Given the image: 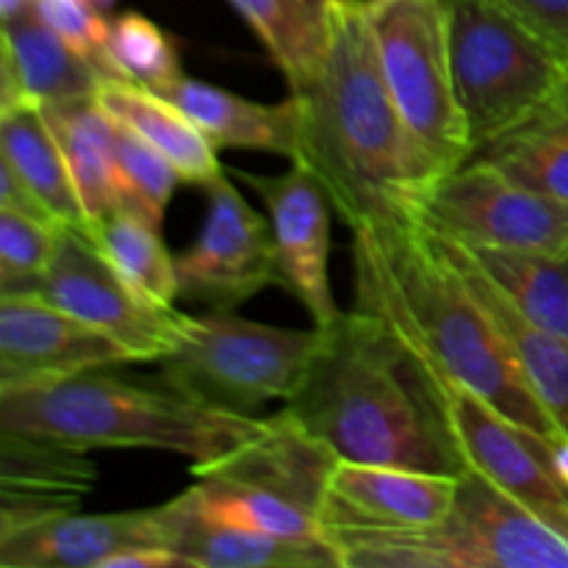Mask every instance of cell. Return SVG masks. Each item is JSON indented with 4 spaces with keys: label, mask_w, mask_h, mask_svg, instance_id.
Instances as JSON below:
<instances>
[{
    "label": "cell",
    "mask_w": 568,
    "mask_h": 568,
    "mask_svg": "<svg viewBox=\"0 0 568 568\" xmlns=\"http://www.w3.org/2000/svg\"><path fill=\"white\" fill-rule=\"evenodd\" d=\"M292 98L300 111L292 164L316 178L338 220L349 231L416 222L438 172L394 103L369 6L338 0L325 61Z\"/></svg>",
    "instance_id": "1"
},
{
    "label": "cell",
    "mask_w": 568,
    "mask_h": 568,
    "mask_svg": "<svg viewBox=\"0 0 568 568\" xmlns=\"http://www.w3.org/2000/svg\"><path fill=\"white\" fill-rule=\"evenodd\" d=\"M349 253L355 308L386 322L405 344L527 430L564 438L458 266L419 222L355 227Z\"/></svg>",
    "instance_id": "2"
},
{
    "label": "cell",
    "mask_w": 568,
    "mask_h": 568,
    "mask_svg": "<svg viewBox=\"0 0 568 568\" xmlns=\"http://www.w3.org/2000/svg\"><path fill=\"white\" fill-rule=\"evenodd\" d=\"M283 410L342 460L464 475L414 355L366 311H342L320 327V347Z\"/></svg>",
    "instance_id": "3"
},
{
    "label": "cell",
    "mask_w": 568,
    "mask_h": 568,
    "mask_svg": "<svg viewBox=\"0 0 568 568\" xmlns=\"http://www.w3.org/2000/svg\"><path fill=\"white\" fill-rule=\"evenodd\" d=\"M92 369L53 383L0 388V430L53 438L78 449H161L205 466L258 430L264 416L194 403L159 377Z\"/></svg>",
    "instance_id": "4"
},
{
    "label": "cell",
    "mask_w": 568,
    "mask_h": 568,
    "mask_svg": "<svg viewBox=\"0 0 568 568\" xmlns=\"http://www.w3.org/2000/svg\"><path fill=\"white\" fill-rule=\"evenodd\" d=\"M342 568H568V538L477 471L449 514L414 532L333 538Z\"/></svg>",
    "instance_id": "5"
},
{
    "label": "cell",
    "mask_w": 568,
    "mask_h": 568,
    "mask_svg": "<svg viewBox=\"0 0 568 568\" xmlns=\"http://www.w3.org/2000/svg\"><path fill=\"white\" fill-rule=\"evenodd\" d=\"M455 89L471 148L536 114L568 83V64L499 0H444Z\"/></svg>",
    "instance_id": "6"
},
{
    "label": "cell",
    "mask_w": 568,
    "mask_h": 568,
    "mask_svg": "<svg viewBox=\"0 0 568 568\" xmlns=\"http://www.w3.org/2000/svg\"><path fill=\"white\" fill-rule=\"evenodd\" d=\"M316 347V325L288 331L209 308L189 316L181 338L159 366L161 377L194 403L255 416L264 405L286 403L297 392Z\"/></svg>",
    "instance_id": "7"
},
{
    "label": "cell",
    "mask_w": 568,
    "mask_h": 568,
    "mask_svg": "<svg viewBox=\"0 0 568 568\" xmlns=\"http://www.w3.org/2000/svg\"><path fill=\"white\" fill-rule=\"evenodd\" d=\"M383 72L405 125L438 178L475 155L455 89L444 0H383L369 6Z\"/></svg>",
    "instance_id": "8"
},
{
    "label": "cell",
    "mask_w": 568,
    "mask_h": 568,
    "mask_svg": "<svg viewBox=\"0 0 568 568\" xmlns=\"http://www.w3.org/2000/svg\"><path fill=\"white\" fill-rule=\"evenodd\" d=\"M405 347L414 355L416 375L464 471H477L491 480L568 538V486L555 460L558 442L527 430L480 394L449 377L425 353L410 344Z\"/></svg>",
    "instance_id": "9"
},
{
    "label": "cell",
    "mask_w": 568,
    "mask_h": 568,
    "mask_svg": "<svg viewBox=\"0 0 568 568\" xmlns=\"http://www.w3.org/2000/svg\"><path fill=\"white\" fill-rule=\"evenodd\" d=\"M26 292L39 294L114 338L131 355L133 364H159L175 347L189 322V314L175 305H161L139 292L111 264L100 244L75 227H61L48 270Z\"/></svg>",
    "instance_id": "10"
},
{
    "label": "cell",
    "mask_w": 568,
    "mask_h": 568,
    "mask_svg": "<svg viewBox=\"0 0 568 568\" xmlns=\"http://www.w3.org/2000/svg\"><path fill=\"white\" fill-rule=\"evenodd\" d=\"M416 222L471 247L525 253L568 247V203L514 181L483 159L438 178L422 197Z\"/></svg>",
    "instance_id": "11"
},
{
    "label": "cell",
    "mask_w": 568,
    "mask_h": 568,
    "mask_svg": "<svg viewBox=\"0 0 568 568\" xmlns=\"http://www.w3.org/2000/svg\"><path fill=\"white\" fill-rule=\"evenodd\" d=\"M209 211L194 242L175 255L178 300L236 311L261 288L277 283L275 239L222 172L205 186Z\"/></svg>",
    "instance_id": "12"
},
{
    "label": "cell",
    "mask_w": 568,
    "mask_h": 568,
    "mask_svg": "<svg viewBox=\"0 0 568 568\" xmlns=\"http://www.w3.org/2000/svg\"><path fill=\"white\" fill-rule=\"evenodd\" d=\"M455 491L458 477L453 475L338 458L322 499V530L327 541L427 530L449 514Z\"/></svg>",
    "instance_id": "13"
},
{
    "label": "cell",
    "mask_w": 568,
    "mask_h": 568,
    "mask_svg": "<svg viewBox=\"0 0 568 568\" xmlns=\"http://www.w3.org/2000/svg\"><path fill=\"white\" fill-rule=\"evenodd\" d=\"M133 364L131 355L33 292H0V388Z\"/></svg>",
    "instance_id": "14"
},
{
    "label": "cell",
    "mask_w": 568,
    "mask_h": 568,
    "mask_svg": "<svg viewBox=\"0 0 568 568\" xmlns=\"http://www.w3.org/2000/svg\"><path fill=\"white\" fill-rule=\"evenodd\" d=\"M244 183L264 200L275 239L277 283L308 311L316 327L338 320L342 308L331 292V200L316 178L300 164L281 175L239 172Z\"/></svg>",
    "instance_id": "15"
},
{
    "label": "cell",
    "mask_w": 568,
    "mask_h": 568,
    "mask_svg": "<svg viewBox=\"0 0 568 568\" xmlns=\"http://www.w3.org/2000/svg\"><path fill=\"white\" fill-rule=\"evenodd\" d=\"M131 547H166L159 505L120 514L64 510L0 530V566L103 568Z\"/></svg>",
    "instance_id": "16"
},
{
    "label": "cell",
    "mask_w": 568,
    "mask_h": 568,
    "mask_svg": "<svg viewBox=\"0 0 568 568\" xmlns=\"http://www.w3.org/2000/svg\"><path fill=\"white\" fill-rule=\"evenodd\" d=\"M336 460L320 438L311 436L292 414L281 410L270 419L264 416L258 430L220 460L192 466L189 471L192 477H216L261 488L311 510L320 519L327 477Z\"/></svg>",
    "instance_id": "17"
},
{
    "label": "cell",
    "mask_w": 568,
    "mask_h": 568,
    "mask_svg": "<svg viewBox=\"0 0 568 568\" xmlns=\"http://www.w3.org/2000/svg\"><path fill=\"white\" fill-rule=\"evenodd\" d=\"M166 549L186 568H342L331 541H300L244 530L200 514L186 491L159 505Z\"/></svg>",
    "instance_id": "18"
},
{
    "label": "cell",
    "mask_w": 568,
    "mask_h": 568,
    "mask_svg": "<svg viewBox=\"0 0 568 568\" xmlns=\"http://www.w3.org/2000/svg\"><path fill=\"white\" fill-rule=\"evenodd\" d=\"M92 486L94 466L87 449L0 430V530L78 510Z\"/></svg>",
    "instance_id": "19"
},
{
    "label": "cell",
    "mask_w": 568,
    "mask_h": 568,
    "mask_svg": "<svg viewBox=\"0 0 568 568\" xmlns=\"http://www.w3.org/2000/svg\"><path fill=\"white\" fill-rule=\"evenodd\" d=\"M430 236L444 250V255L458 266L464 281L475 292L477 303L486 308L488 320L503 336L505 347H508L514 364L519 366L527 386L541 399L560 436L568 438V342L532 322L458 242H449L436 233H430Z\"/></svg>",
    "instance_id": "20"
},
{
    "label": "cell",
    "mask_w": 568,
    "mask_h": 568,
    "mask_svg": "<svg viewBox=\"0 0 568 568\" xmlns=\"http://www.w3.org/2000/svg\"><path fill=\"white\" fill-rule=\"evenodd\" d=\"M103 78L37 14L0 28V111L94 98Z\"/></svg>",
    "instance_id": "21"
},
{
    "label": "cell",
    "mask_w": 568,
    "mask_h": 568,
    "mask_svg": "<svg viewBox=\"0 0 568 568\" xmlns=\"http://www.w3.org/2000/svg\"><path fill=\"white\" fill-rule=\"evenodd\" d=\"M159 94L186 111L200 131L222 150H261L292 161L297 150L300 111L288 94L281 103H258L236 92L178 75Z\"/></svg>",
    "instance_id": "22"
},
{
    "label": "cell",
    "mask_w": 568,
    "mask_h": 568,
    "mask_svg": "<svg viewBox=\"0 0 568 568\" xmlns=\"http://www.w3.org/2000/svg\"><path fill=\"white\" fill-rule=\"evenodd\" d=\"M94 100L116 122L131 128L159 153H164L183 183L205 189L222 175V164L216 159L220 148L200 131L186 111L178 109L164 94L116 78H103Z\"/></svg>",
    "instance_id": "23"
},
{
    "label": "cell",
    "mask_w": 568,
    "mask_h": 568,
    "mask_svg": "<svg viewBox=\"0 0 568 568\" xmlns=\"http://www.w3.org/2000/svg\"><path fill=\"white\" fill-rule=\"evenodd\" d=\"M53 128L67 166L72 172L83 211L89 220V236L94 227L120 209L116 186V122L94 98L64 100L39 105Z\"/></svg>",
    "instance_id": "24"
},
{
    "label": "cell",
    "mask_w": 568,
    "mask_h": 568,
    "mask_svg": "<svg viewBox=\"0 0 568 568\" xmlns=\"http://www.w3.org/2000/svg\"><path fill=\"white\" fill-rule=\"evenodd\" d=\"M0 161L20 175L61 227L89 233L81 194L59 139L39 105L22 103L0 111Z\"/></svg>",
    "instance_id": "25"
},
{
    "label": "cell",
    "mask_w": 568,
    "mask_h": 568,
    "mask_svg": "<svg viewBox=\"0 0 568 568\" xmlns=\"http://www.w3.org/2000/svg\"><path fill=\"white\" fill-rule=\"evenodd\" d=\"M239 11L261 48L300 92L314 81L325 61L338 0H227Z\"/></svg>",
    "instance_id": "26"
},
{
    "label": "cell",
    "mask_w": 568,
    "mask_h": 568,
    "mask_svg": "<svg viewBox=\"0 0 568 568\" xmlns=\"http://www.w3.org/2000/svg\"><path fill=\"white\" fill-rule=\"evenodd\" d=\"M514 181L568 203V83L521 125L477 150Z\"/></svg>",
    "instance_id": "27"
},
{
    "label": "cell",
    "mask_w": 568,
    "mask_h": 568,
    "mask_svg": "<svg viewBox=\"0 0 568 568\" xmlns=\"http://www.w3.org/2000/svg\"><path fill=\"white\" fill-rule=\"evenodd\" d=\"M460 247L510 294V300L532 322L568 342V247L552 253L471 247V244Z\"/></svg>",
    "instance_id": "28"
},
{
    "label": "cell",
    "mask_w": 568,
    "mask_h": 568,
    "mask_svg": "<svg viewBox=\"0 0 568 568\" xmlns=\"http://www.w3.org/2000/svg\"><path fill=\"white\" fill-rule=\"evenodd\" d=\"M186 497L200 514L225 525L281 538H300V541H327L320 519L311 510L261 488L216 480V477H194L192 486L186 488Z\"/></svg>",
    "instance_id": "29"
},
{
    "label": "cell",
    "mask_w": 568,
    "mask_h": 568,
    "mask_svg": "<svg viewBox=\"0 0 568 568\" xmlns=\"http://www.w3.org/2000/svg\"><path fill=\"white\" fill-rule=\"evenodd\" d=\"M92 239L139 292L161 305H175V255L166 250L161 227L150 225L131 211L116 209L94 227Z\"/></svg>",
    "instance_id": "30"
},
{
    "label": "cell",
    "mask_w": 568,
    "mask_h": 568,
    "mask_svg": "<svg viewBox=\"0 0 568 568\" xmlns=\"http://www.w3.org/2000/svg\"><path fill=\"white\" fill-rule=\"evenodd\" d=\"M105 67H109V78L136 83L153 92H161L183 72L175 44L166 37L164 28L139 11H125L109 20Z\"/></svg>",
    "instance_id": "31"
},
{
    "label": "cell",
    "mask_w": 568,
    "mask_h": 568,
    "mask_svg": "<svg viewBox=\"0 0 568 568\" xmlns=\"http://www.w3.org/2000/svg\"><path fill=\"white\" fill-rule=\"evenodd\" d=\"M116 122V120H114ZM181 175L164 153L144 142L139 133L116 122V186L120 209L142 216L150 225L161 227L172 192Z\"/></svg>",
    "instance_id": "32"
},
{
    "label": "cell",
    "mask_w": 568,
    "mask_h": 568,
    "mask_svg": "<svg viewBox=\"0 0 568 568\" xmlns=\"http://www.w3.org/2000/svg\"><path fill=\"white\" fill-rule=\"evenodd\" d=\"M59 225L0 209V292H26L48 270Z\"/></svg>",
    "instance_id": "33"
},
{
    "label": "cell",
    "mask_w": 568,
    "mask_h": 568,
    "mask_svg": "<svg viewBox=\"0 0 568 568\" xmlns=\"http://www.w3.org/2000/svg\"><path fill=\"white\" fill-rule=\"evenodd\" d=\"M33 14L109 78V67H105L109 17H103V11L83 0H37Z\"/></svg>",
    "instance_id": "34"
},
{
    "label": "cell",
    "mask_w": 568,
    "mask_h": 568,
    "mask_svg": "<svg viewBox=\"0 0 568 568\" xmlns=\"http://www.w3.org/2000/svg\"><path fill=\"white\" fill-rule=\"evenodd\" d=\"M568 64V0H499Z\"/></svg>",
    "instance_id": "35"
},
{
    "label": "cell",
    "mask_w": 568,
    "mask_h": 568,
    "mask_svg": "<svg viewBox=\"0 0 568 568\" xmlns=\"http://www.w3.org/2000/svg\"><path fill=\"white\" fill-rule=\"evenodd\" d=\"M0 209H9V211H17V214L33 216V220L50 222V225H59V222L50 216V211L42 205V200H39L37 194H33L31 189L20 181V175H17L11 166H6L3 161H0Z\"/></svg>",
    "instance_id": "36"
},
{
    "label": "cell",
    "mask_w": 568,
    "mask_h": 568,
    "mask_svg": "<svg viewBox=\"0 0 568 568\" xmlns=\"http://www.w3.org/2000/svg\"><path fill=\"white\" fill-rule=\"evenodd\" d=\"M183 566L181 555L166 547H131L114 555L103 568H178ZM186 568V566H183Z\"/></svg>",
    "instance_id": "37"
},
{
    "label": "cell",
    "mask_w": 568,
    "mask_h": 568,
    "mask_svg": "<svg viewBox=\"0 0 568 568\" xmlns=\"http://www.w3.org/2000/svg\"><path fill=\"white\" fill-rule=\"evenodd\" d=\"M33 6H37V0H0V20L14 22L20 17L33 14Z\"/></svg>",
    "instance_id": "38"
},
{
    "label": "cell",
    "mask_w": 568,
    "mask_h": 568,
    "mask_svg": "<svg viewBox=\"0 0 568 568\" xmlns=\"http://www.w3.org/2000/svg\"><path fill=\"white\" fill-rule=\"evenodd\" d=\"M83 3L94 6V9H100V11H105V9H111V6H114L116 0H83Z\"/></svg>",
    "instance_id": "39"
},
{
    "label": "cell",
    "mask_w": 568,
    "mask_h": 568,
    "mask_svg": "<svg viewBox=\"0 0 568 568\" xmlns=\"http://www.w3.org/2000/svg\"><path fill=\"white\" fill-rule=\"evenodd\" d=\"M361 3H366V6H377V3H383V0H361Z\"/></svg>",
    "instance_id": "40"
}]
</instances>
